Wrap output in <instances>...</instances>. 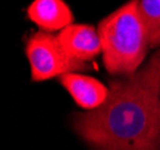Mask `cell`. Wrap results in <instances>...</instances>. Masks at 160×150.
<instances>
[{
    "mask_svg": "<svg viewBox=\"0 0 160 150\" xmlns=\"http://www.w3.org/2000/svg\"><path fill=\"white\" fill-rule=\"evenodd\" d=\"M160 51L124 81H111L107 101L79 113L75 130L97 150H160Z\"/></svg>",
    "mask_w": 160,
    "mask_h": 150,
    "instance_id": "obj_1",
    "label": "cell"
},
{
    "mask_svg": "<svg viewBox=\"0 0 160 150\" xmlns=\"http://www.w3.org/2000/svg\"><path fill=\"white\" fill-rule=\"evenodd\" d=\"M98 34L108 72L123 76L136 73L148 48L138 1H129L102 19Z\"/></svg>",
    "mask_w": 160,
    "mask_h": 150,
    "instance_id": "obj_2",
    "label": "cell"
},
{
    "mask_svg": "<svg viewBox=\"0 0 160 150\" xmlns=\"http://www.w3.org/2000/svg\"><path fill=\"white\" fill-rule=\"evenodd\" d=\"M25 52L31 66V78L36 82L90 68L85 62H80L68 54L58 36L43 30L29 37Z\"/></svg>",
    "mask_w": 160,
    "mask_h": 150,
    "instance_id": "obj_3",
    "label": "cell"
},
{
    "mask_svg": "<svg viewBox=\"0 0 160 150\" xmlns=\"http://www.w3.org/2000/svg\"><path fill=\"white\" fill-rule=\"evenodd\" d=\"M56 36L67 53L80 62L92 60L102 52L99 34L92 25L71 24Z\"/></svg>",
    "mask_w": 160,
    "mask_h": 150,
    "instance_id": "obj_4",
    "label": "cell"
},
{
    "mask_svg": "<svg viewBox=\"0 0 160 150\" xmlns=\"http://www.w3.org/2000/svg\"><path fill=\"white\" fill-rule=\"evenodd\" d=\"M60 83L71 94L73 100L84 109H97L107 101L109 89L93 77L78 73H66Z\"/></svg>",
    "mask_w": 160,
    "mask_h": 150,
    "instance_id": "obj_5",
    "label": "cell"
},
{
    "mask_svg": "<svg viewBox=\"0 0 160 150\" xmlns=\"http://www.w3.org/2000/svg\"><path fill=\"white\" fill-rule=\"evenodd\" d=\"M28 17L47 33L62 30L73 22L71 8L61 0H35L28 8Z\"/></svg>",
    "mask_w": 160,
    "mask_h": 150,
    "instance_id": "obj_6",
    "label": "cell"
},
{
    "mask_svg": "<svg viewBox=\"0 0 160 150\" xmlns=\"http://www.w3.org/2000/svg\"><path fill=\"white\" fill-rule=\"evenodd\" d=\"M138 10L146 31L148 46H160V0L138 1Z\"/></svg>",
    "mask_w": 160,
    "mask_h": 150,
    "instance_id": "obj_7",
    "label": "cell"
}]
</instances>
